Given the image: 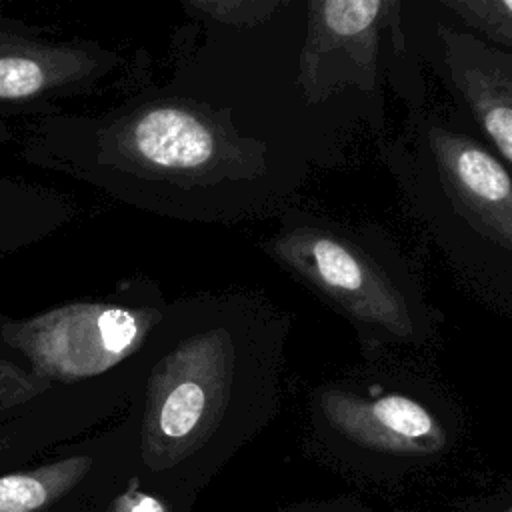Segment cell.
I'll return each instance as SVG.
<instances>
[{
    "instance_id": "3957f363",
    "label": "cell",
    "mask_w": 512,
    "mask_h": 512,
    "mask_svg": "<svg viewBox=\"0 0 512 512\" xmlns=\"http://www.w3.org/2000/svg\"><path fill=\"white\" fill-rule=\"evenodd\" d=\"M376 148L462 290L512 318V170L450 104L430 100L406 110L402 130Z\"/></svg>"
},
{
    "instance_id": "ba28073f",
    "label": "cell",
    "mask_w": 512,
    "mask_h": 512,
    "mask_svg": "<svg viewBox=\"0 0 512 512\" xmlns=\"http://www.w3.org/2000/svg\"><path fill=\"white\" fill-rule=\"evenodd\" d=\"M416 16L422 66L438 80L450 106L512 170V54L496 50L446 22L430 2Z\"/></svg>"
},
{
    "instance_id": "52a82bcc",
    "label": "cell",
    "mask_w": 512,
    "mask_h": 512,
    "mask_svg": "<svg viewBox=\"0 0 512 512\" xmlns=\"http://www.w3.org/2000/svg\"><path fill=\"white\" fill-rule=\"evenodd\" d=\"M162 318L152 306L82 300L22 320L2 318L0 342L24 356L30 370L50 384L78 382L138 352Z\"/></svg>"
},
{
    "instance_id": "7c38bea8",
    "label": "cell",
    "mask_w": 512,
    "mask_h": 512,
    "mask_svg": "<svg viewBox=\"0 0 512 512\" xmlns=\"http://www.w3.org/2000/svg\"><path fill=\"white\" fill-rule=\"evenodd\" d=\"M72 430L74 426L68 418L32 412L0 424V470L32 460L44 448L64 440Z\"/></svg>"
},
{
    "instance_id": "5bb4252c",
    "label": "cell",
    "mask_w": 512,
    "mask_h": 512,
    "mask_svg": "<svg viewBox=\"0 0 512 512\" xmlns=\"http://www.w3.org/2000/svg\"><path fill=\"white\" fill-rule=\"evenodd\" d=\"M288 0H184V10L218 32H248L274 20Z\"/></svg>"
},
{
    "instance_id": "8992f818",
    "label": "cell",
    "mask_w": 512,
    "mask_h": 512,
    "mask_svg": "<svg viewBox=\"0 0 512 512\" xmlns=\"http://www.w3.org/2000/svg\"><path fill=\"white\" fill-rule=\"evenodd\" d=\"M428 376L390 354L312 388L310 414L354 448L378 456H434L448 448L450 430L440 388Z\"/></svg>"
},
{
    "instance_id": "9c48e42d",
    "label": "cell",
    "mask_w": 512,
    "mask_h": 512,
    "mask_svg": "<svg viewBox=\"0 0 512 512\" xmlns=\"http://www.w3.org/2000/svg\"><path fill=\"white\" fill-rule=\"evenodd\" d=\"M134 468V442L66 446L0 470V512H88Z\"/></svg>"
},
{
    "instance_id": "7a4b0ae2",
    "label": "cell",
    "mask_w": 512,
    "mask_h": 512,
    "mask_svg": "<svg viewBox=\"0 0 512 512\" xmlns=\"http://www.w3.org/2000/svg\"><path fill=\"white\" fill-rule=\"evenodd\" d=\"M186 320L150 368L132 440L134 470L172 486L274 408L294 324L258 290L200 304Z\"/></svg>"
},
{
    "instance_id": "6da1fadb",
    "label": "cell",
    "mask_w": 512,
    "mask_h": 512,
    "mask_svg": "<svg viewBox=\"0 0 512 512\" xmlns=\"http://www.w3.org/2000/svg\"><path fill=\"white\" fill-rule=\"evenodd\" d=\"M304 0L268 24L222 38L216 76L202 90L154 100L118 120L112 160L174 190L198 218L240 222L292 208L316 170L346 162L360 124L314 110L296 88Z\"/></svg>"
},
{
    "instance_id": "5b68a950",
    "label": "cell",
    "mask_w": 512,
    "mask_h": 512,
    "mask_svg": "<svg viewBox=\"0 0 512 512\" xmlns=\"http://www.w3.org/2000/svg\"><path fill=\"white\" fill-rule=\"evenodd\" d=\"M404 0H304L296 88L314 110H342L384 130V86L406 110L426 104L416 16Z\"/></svg>"
},
{
    "instance_id": "4fadbf2b",
    "label": "cell",
    "mask_w": 512,
    "mask_h": 512,
    "mask_svg": "<svg viewBox=\"0 0 512 512\" xmlns=\"http://www.w3.org/2000/svg\"><path fill=\"white\" fill-rule=\"evenodd\" d=\"M88 512H184L178 486L154 482L134 468Z\"/></svg>"
},
{
    "instance_id": "277c9868",
    "label": "cell",
    "mask_w": 512,
    "mask_h": 512,
    "mask_svg": "<svg viewBox=\"0 0 512 512\" xmlns=\"http://www.w3.org/2000/svg\"><path fill=\"white\" fill-rule=\"evenodd\" d=\"M276 218L260 250L352 326L364 362L438 344L444 316L418 262L384 226L296 204Z\"/></svg>"
},
{
    "instance_id": "30bf717a",
    "label": "cell",
    "mask_w": 512,
    "mask_h": 512,
    "mask_svg": "<svg viewBox=\"0 0 512 512\" xmlns=\"http://www.w3.org/2000/svg\"><path fill=\"white\" fill-rule=\"evenodd\" d=\"M98 64L96 52L82 44H46L0 34V98L40 96L92 76Z\"/></svg>"
},
{
    "instance_id": "8fae6325",
    "label": "cell",
    "mask_w": 512,
    "mask_h": 512,
    "mask_svg": "<svg viewBox=\"0 0 512 512\" xmlns=\"http://www.w3.org/2000/svg\"><path fill=\"white\" fill-rule=\"evenodd\" d=\"M430 4L452 26L512 54V0H434Z\"/></svg>"
},
{
    "instance_id": "9a60e30c",
    "label": "cell",
    "mask_w": 512,
    "mask_h": 512,
    "mask_svg": "<svg viewBox=\"0 0 512 512\" xmlns=\"http://www.w3.org/2000/svg\"><path fill=\"white\" fill-rule=\"evenodd\" d=\"M52 390V384L32 370L0 358V424L30 412Z\"/></svg>"
}]
</instances>
